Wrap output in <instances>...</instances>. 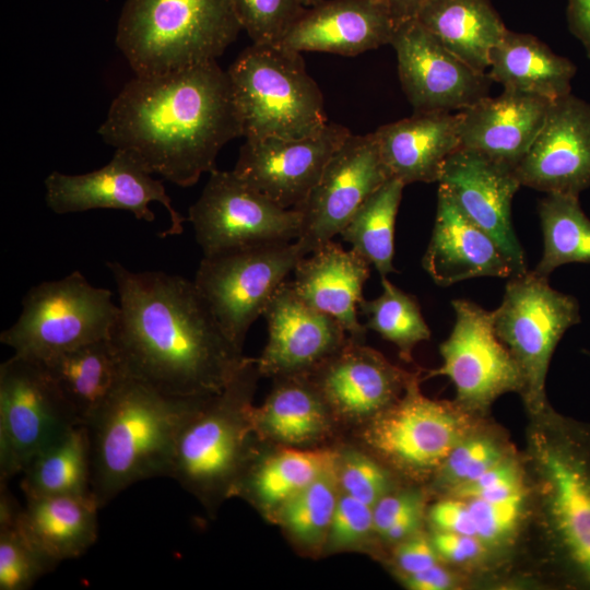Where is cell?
I'll return each mask as SVG.
<instances>
[{"label": "cell", "mask_w": 590, "mask_h": 590, "mask_svg": "<svg viewBox=\"0 0 590 590\" xmlns=\"http://www.w3.org/2000/svg\"><path fill=\"white\" fill-rule=\"evenodd\" d=\"M119 296L110 340L129 378L176 397L223 390L248 357L224 332L193 281L107 262Z\"/></svg>", "instance_id": "1"}, {"label": "cell", "mask_w": 590, "mask_h": 590, "mask_svg": "<svg viewBox=\"0 0 590 590\" xmlns=\"http://www.w3.org/2000/svg\"><path fill=\"white\" fill-rule=\"evenodd\" d=\"M98 134L180 187L215 169L221 149L243 137L227 71L216 60L134 75L111 102Z\"/></svg>", "instance_id": "2"}, {"label": "cell", "mask_w": 590, "mask_h": 590, "mask_svg": "<svg viewBox=\"0 0 590 590\" xmlns=\"http://www.w3.org/2000/svg\"><path fill=\"white\" fill-rule=\"evenodd\" d=\"M204 398L128 378L86 422L91 493L101 508L139 481L170 476L177 435Z\"/></svg>", "instance_id": "3"}, {"label": "cell", "mask_w": 590, "mask_h": 590, "mask_svg": "<svg viewBox=\"0 0 590 590\" xmlns=\"http://www.w3.org/2000/svg\"><path fill=\"white\" fill-rule=\"evenodd\" d=\"M529 434L548 556L563 586L590 589V424L548 405Z\"/></svg>", "instance_id": "4"}, {"label": "cell", "mask_w": 590, "mask_h": 590, "mask_svg": "<svg viewBox=\"0 0 590 590\" xmlns=\"http://www.w3.org/2000/svg\"><path fill=\"white\" fill-rule=\"evenodd\" d=\"M260 377L257 359L248 357L223 390L203 399L177 435L169 477L210 515L233 496L260 444L251 417Z\"/></svg>", "instance_id": "5"}, {"label": "cell", "mask_w": 590, "mask_h": 590, "mask_svg": "<svg viewBox=\"0 0 590 590\" xmlns=\"http://www.w3.org/2000/svg\"><path fill=\"white\" fill-rule=\"evenodd\" d=\"M241 25L229 0H127L116 44L135 75L216 60Z\"/></svg>", "instance_id": "6"}, {"label": "cell", "mask_w": 590, "mask_h": 590, "mask_svg": "<svg viewBox=\"0 0 590 590\" xmlns=\"http://www.w3.org/2000/svg\"><path fill=\"white\" fill-rule=\"evenodd\" d=\"M227 74L245 139L304 138L329 122L322 93L302 52L252 43Z\"/></svg>", "instance_id": "7"}, {"label": "cell", "mask_w": 590, "mask_h": 590, "mask_svg": "<svg viewBox=\"0 0 590 590\" xmlns=\"http://www.w3.org/2000/svg\"><path fill=\"white\" fill-rule=\"evenodd\" d=\"M119 315L113 293L82 273L33 286L14 324L0 334L16 355L44 362L81 345L110 338Z\"/></svg>", "instance_id": "8"}, {"label": "cell", "mask_w": 590, "mask_h": 590, "mask_svg": "<svg viewBox=\"0 0 590 590\" xmlns=\"http://www.w3.org/2000/svg\"><path fill=\"white\" fill-rule=\"evenodd\" d=\"M418 376L414 373L403 394L358 430L365 450L412 480L434 475L450 451L476 428V415L455 400L424 396Z\"/></svg>", "instance_id": "9"}, {"label": "cell", "mask_w": 590, "mask_h": 590, "mask_svg": "<svg viewBox=\"0 0 590 590\" xmlns=\"http://www.w3.org/2000/svg\"><path fill=\"white\" fill-rule=\"evenodd\" d=\"M493 320L497 337L523 374V402L531 415H538L550 405L545 379L556 345L580 322L578 300L554 290L548 278L526 271L509 278Z\"/></svg>", "instance_id": "10"}, {"label": "cell", "mask_w": 590, "mask_h": 590, "mask_svg": "<svg viewBox=\"0 0 590 590\" xmlns=\"http://www.w3.org/2000/svg\"><path fill=\"white\" fill-rule=\"evenodd\" d=\"M82 425L43 362L13 354L0 366V481Z\"/></svg>", "instance_id": "11"}, {"label": "cell", "mask_w": 590, "mask_h": 590, "mask_svg": "<svg viewBox=\"0 0 590 590\" xmlns=\"http://www.w3.org/2000/svg\"><path fill=\"white\" fill-rule=\"evenodd\" d=\"M304 257L295 240L225 250L203 256L193 282L224 332L243 349L249 328Z\"/></svg>", "instance_id": "12"}, {"label": "cell", "mask_w": 590, "mask_h": 590, "mask_svg": "<svg viewBox=\"0 0 590 590\" xmlns=\"http://www.w3.org/2000/svg\"><path fill=\"white\" fill-rule=\"evenodd\" d=\"M456 320L439 345L441 365L429 377H448L455 401L480 416L503 394L524 392V377L508 347L494 329L493 311L468 299L452 300Z\"/></svg>", "instance_id": "13"}, {"label": "cell", "mask_w": 590, "mask_h": 590, "mask_svg": "<svg viewBox=\"0 0 590 590\" xmlns=\"http://www.w3.org/2000/svg\"><path fill=\"white\" fill-rule=\"evenodd\" d=\"M203 256L235 248L294 241L300 214L284 209L246 184L233 170L213 169L198 200L189 208Z\"/></svg>", "instance_id": "14"}, {"label": "cell", "mask_w": 590, "mask_h": 590, "mask_svg": "<svg viewBox=\"0 0 590 590\" xmlns=\"http://www.w3.org/2000/svg\"><path fill=\"white\" fill-rule=\"evenodd\" d=\"M390 178L374 132L351 134L296 208L300 231L295 241L302 253L307 256L341 234L358 208Z\"/></svg>", "instance_id": "15"}, {"label": "cell", "mask_w": 590, "mask_h": 590, "mask_svg": "<svg viewBox=\"0 0 590 590\" xmlns=\"http://www.w3.org/2000/svg\"><path fill=\"white\" fill-rule=\"evenodd\" d=\"M390 45L414 113H459L489 96L488 75L450 52L416 19L399 23Z\"/></svg>", "instance_id": "16"}, {"label": "cell", "mask_w": 590, "mask_h": 590, "mask_svg": "<svg viewBox=\"0 0 590 590\" xmlns=\"http://www.w3.org/2000/svg\"><path fill=\"white\" fill-rule=\"evenodd\" d=\"M352 133L335 122L296 139H246L233 172L284 209L299 206Z\"/></svg>", "instance_id": "17"}, {"label": "cell", "mask_w": 590, "mask_h": 590, "mask_svg": "<svg viewBox=\"0 0 590 590\" xmlns=\"http://www.w3.org/2000/svg\"><path fill=\"white\" fill-rule=\"evenodd\" d=\"M152 175L132 155L116 150L113 158L99 169L81 175L52 172L45 180L46 202L57 214L116 209L129 211L146 222L155 219L149 204L158 202L170 217V226L162 236L179 235L188 220L175 210L163 182Z\"/></svg>", "instance_id": "18"}, {"label": "cell", "mask_w": 590, "mask_h": 590, "mask_svg": "<svg viewBox=\"0 0 590 590\" xmlns=\"http://www.w3.org/2000/svg\"><path fill=\"white\" fill-rule=\"evenodd\" d=\"M262 316L268 342L256 359L264 377L310 375L350 341L334 318L298 296L292 281L280 285Z\"/></svg>", "instance_id": "19"}, {"label": "cell", "mask_w": 590, "mask_h": 590, "mask_svg": "<svg viewBox=\"0 0 590 590\" xmlns=\"http://www.w3.org/2000/svg\"><path fill=\"white\" fill-rule=\"evenodd\" d=\"M515 173L521 186L545 193L579 197L590 188V104L571 93L552 101Z\"/></svg>", "instance_id": "20"}, {"label": "cell", "mask_w": 590, "mask_h": 590, "mask_svg": "<svg viewBox=\"0 0 590 590\" xmlns=\"http://www.w3.org/2000/svg\"><path fill=\"white\" fill-rule=\"evenodd\" d=\"M437 182L471 221L494 238L517 274L528 271L511 222V201L521 186L514 169L460 146L445 161Z\"/></svg>", "instance_id": "21"}, {"label": "cell", "mask_w": 590, "mask_h": 590, "mask_svg": "<svg viewBox=\"0 0 590 590\" xmlns=\"http://www.w3.org/2000/svg\"><path fill=\"white\" fill-rule=\"evenodd\" d=\"M413 375L378 351L350 339L310 377L338 425L359 427L394 403Z\"/></svg>", "instance_id": "22"}, {"label": "cell", "mask_w": 590, "mask_h": 590, "mask_svg": "<svg viewBox=\"0 0 590 590\" xmlns=\"http://www.w3.org/2000/svg\"><path fill=\"white\" fill-rule=\"evenodd\" d=\"M396 27L384 0H321L306 8L279 44L302 54L357 56L390 44Z\"/></svg>", "instance_id": "23"}, {"label": "cell", "mask_w": 590, "mask_h": 590, "mask_svg": "<svg viewBox=\"0 0 590 590\" xmlns=\"http://www.w3.org/2000/svg\"><path fill=\"white\" fill-rule=\"evenodd\" d=\"M422 266L439 286L473 278H511L514 264L498 244L438 186L437 208Z\"/></svg>", "instance_id": "24"}, {"label": "cell", "mask_w": 590, "mask_h": 590, "mask_svg": "<svg viewBox=\"0 0 590 590\" xmlns=\"http://www.w3.org/2000/svg\"><path fill=\"white\" fill-rule=\"evenodd\" d=\"M552 101L506 90L459 111L462 148L482 153L514 170L540 132Z\"/></svg>", "instance_id": "25"}, {"label": "cell", "mask_w": 590, "mask_h": 590, "mask_svg": "<svg viewBox=\"0 0 590 590\" xmlns=\"http://www.w3.org/2000/svg\"><path fill=\"white\" fill-rule=\"evenodd\" d=\"M293 286L310 307L334 318L349 338L364 343L366 326L357 317L370 264L353 249L328 241L302 258L294 269Z\"/></svg>", "instance_id": "26"}, {"label": "cell", "mask_w": 590, "mask_h": 590, "mask_svg": "<svg viewBox=\"0 0 590 590\" xmlns=\"http://www.w3.org/2000/svg\"><path fill=\"white\" fill-rule=\"evenodd\" d=\"M459 123V113L427 111L379 127L374 134L390 177L404 185L438 181L461 146Z\"/></svg>", "instance_id": "27"}, {"label": "cell", "mask_w": 590, "mask_h": 590, "mask_svg": "<svg viewBox=\"0 0 590 590\" xmlns=\"http://www.w3.org/2000/svg\"><path fill=\"white\" fill-rule=\"evenodd\" d=\"M273 380L264 402L251 410L257 438L274 446L318 448L338 426L318 386L310 375Z\"/></svg>", "instance_id": "28"}, {"label": "cell", "mask_w": 590, "mask_h": 590, "mask_svg": "<svg viewBox=\"0 0 590 590\" xmlns=\"http://www.w3.org/2000/svg\"><path fill=\"white\" fill-rule=\"evenodd\" d=\"M260 441L233 496L248 500L273 520L276 512L307 487L337 459L338 449L329 447L295 448L276 446L267 452Z\"/></svg>", "instance_id": "29"}, {"label": "cell", "mask_w": 590, "mask_h": 590, "mask_svg": "<svg viewBox=\"0 0 590 590\" xmlns=\"http://www.w3.org/2000/svg\"><path fill=\"white\" fill-rule=\"evenodd\" d=\"M577 67L535 36L506 31L489 54L486 74L506 90L550 101L571 93Z\"/></svg>", "instance_id": "30"}, {"label": "cell", "mask_w": 590, "mask_h": 590, "mask_svg": "<svg viewBox=\"0 0 590 590\" xmlns=\"http://www.w3.org/2000/svg\"><path fill=\"white\" fill-rule=\"evenodd\" d=\"M43 364L82 425L129 378L110 338L63 352Z\"/></svg>", "instance_id": "31"}, {"label": "cell", "mask_w": 590, "mask_h": 590, "mask_svg": "<svg viewBox=\"0 0 590 590\" xmlns=\"http://www.w3.org/2000/svg\"><path fill=\"white\" fill-rule=\"evenodd\" d=\"M415 19L445 48L481 73L487 72L491 50L507 31L488 0H429Z\"/></svg>", "instance_id": "32"}, {"label": "cell", "mask_w": 590, "mask_h": 590, "mask_svg": "<svg viewBox=\"0 0 590 590\" xmlns=\"http://www.w3.org/2000/svg\"><path fill=\"white\" fill-rule=\"evenodd\" d=\"M99 508L92 494L26 498L21 523L33 541L60 563L80 557L95 543Z\"/></svg>", "instance_id": "33"}, {"label": "cell", "mask_w": 590, "mask_h": 590, "mask_svg": "<svg viewBox=\"0 0 590 590\" xmlns=\"http://www.w3.org/2000/svg\"><path fill=\"white\" fill-rule=\"evenodd\" d=\"M26 498L91 493V458L85 425L36 455L21 473Z\"/></svg>", "instance_id": "34"}, {"label": "cell", "mask_w": 590, "mask_h": 590, "mask_svg": "<svg viewBox=\"0 0 590 590\" xmlns=\"http://www.w3.org/2000/svg\"><path fill=\"white\" fill-rule=\"evenodd\" d=\"M338 457V456H337ZM341 488L337 459L307 487L290 499L274 516L287 540L307 556L323 553Z\"/></svg>", "instance_id": "35"}, {"label": "cell", "mask_w": 590, "mask_h": 590, "mask_svg": "<svg viewBox=\"0 0 590 590\" xmlns=\"http://www.w3.org/2000/svg\"><path fill=\"white\" fill-rule=\"evenodd\" d=\"M404 186L396 178L388 179L358 208L340 234L381 278L396 272L394 224Z\"/></svg>", "instance_id": "36"}, {"label": "cell", "mask_w": 590, "mask_h": 590, "mask_svg": "<svg viewBox=\"0 0 590 590\" xmlns=\"http://www.w3.org/2000/svg\"><path fill=\"white\" fill-rule=\"evenodd\" d=\"M543 233V255L533 270L548 278L567 263H590V219L579 197L546 193L538 206Z\"/></svg>", "instance_id": "37"}, {"label": "cell", "mask_w": 590, "mask_h": 590, "mask_svg": "<svg viewBox=\"0 0 590 590\" xmlns=\"http://www.w3.org/2000/svg\"><path fill=\"white\" fill-rule=\"evenodd\" d=\"M382 293L375 299H363L358 308L366 317V328L393 343L399 356L412 362L414 347L430 338V329L421 308L410 294L381 278Z\"/></svg>", "instance_id": "38"}, {"label": "cell", "mask_w": 590, "mask_h": 590, "mask_svg": "<svg viewBox=\"0 0 590 590\" xmlns=\"http://www.w3.org/2000/svg\"><path fill=\"white\" fill-rule=\"evenodd\" d=\"M21 514L0 523V590H27L59 564L27 534Z\"/></svg>", "instance_id": "39"}, {"label": "cell", "mask_w": 590, "mask_h": 590, "mask_svg": "<svg viewBox=\"0 0 590 590\" xmlns=\"http://www.w3.org/2000/svg\"><path fill=\"white\" fill-rule=\"evenodd\" d=\"M510 456L506 442L499 437L475 428L447 456L433 475L435 484L447 494L475 480Z\"/></svg>", "instance_id": "40"}, {"label": "cell", "mask_w": 590, "mask_h": 590, "mask_svg": "<svg viewBox=\"0 0 590 590\" xmlns=\"http://www.w3.org/2000/svg\"><path fill=\"white\" fill-rule=\"evenodd\" d=\"M337 472L342 493L373 507L393 491L391 470L367 450H338Z\"/></svg>", "instance_id": "41"}, {"label": "cell", "mask_w": 590, "mask_h": 590, "mask_svg": "<svg viewBox=\"0 0 590 590\" xmlns=\"http://www.w3.org/2000/svg\"><path fill=\"white\" fill-rule=\"evenodd\" d=\"M255 44H279L306 10L302 0H229Z\"/></svg>", "instance_id": "42"}, {"label": "cell", "mask_w": 590, "mask_h": 590, "mask_svg": "<svg viewBox=\"0 0 590 590\" xmlns=\"http://www.w3.org/2000/svg\"><path fill=\"white\" fill-rule=\"evenodd\" d=\"M528 489L504 499H464L474 522L475 534L488 547L509 542L524 516Z\"/></svg>", "instance_id": "43"}, {"label": "cell", "mask_w": 590, "mask_h": 590, "mask_svg": "<svg viewBox=\"0 0 590 590\" xmlns=\"http://www.w3.org/2000/svg\"><path fill=\"white\" fill-rule=\"evenodd\" d=\"M375 538L373 507L341 492L323 553L364 551Z\"/></svg>", "instance_id": "44"}, {"label": "cell", "mask_w": 590, "mask_h": 590, "mask_svg": "<svg viewBox=\"0 0 590 590\" xmlns=\"http://www.w3.org/2000/svg\"><path fill=\"white\" fill-rule=\"evenodd\" d=\"M527 489L523 469L514 456H510L475 480L451 489L447 496L497 500Z\"/></svg>", "instance_id": "45"}, {"label": "cell", "mask_w": 590, "mask_h": 590, "mask_svg": "<svg viewBox=\"0 0 590 590\" xmlns=\"http://www.w3.org/2000/svg\"><path fill=\"white\" fill-rule=\"evenodd\" d=\"M393 562L399 576L411 575L439 563L430 536L422 531L394 545Z\"/></svg>", "instance_id": "46"}, {"label": "cell", "mask_w": 590, "mask_h": 590, "mask_svg": "<svg viewBox=\"0 0 590 590\" xmlns=\"http://www.w3.org/2000/svg\"><path fill=\"white\" fill-rule=\"evenodd\" d=\"M433 531L475 535L474 522L467 500L446 496L437 500L428 510Z\"/></svg>", "instance_id": "47"}, {"label": "cell", "mask_w": 590, "mask_h": 590, "mask_svg": "<svg viewBox=\"0 0 590 590\" xmlns=\"http://www.w3.org/2000/svg\"><path fill=\"white\" fill-rule=\"evenodd\" d=\"M433 545L439 559L463 565L480 559L487 547L475 535L433 531Z\"/></svg>", "instance_id": "48"}, {"label": "cell", "mask_w": 590, "mask_h": 590, "mask_svg": "<svg viewBox=\"0 0 590 590\" xmlns=\"http://www.w3.org/2000/svg\"><path fill=\"white\" fill-rule=\"evenodd\" d=\"M423 495L415 489L391 491L373 506L376 536H380L400 517L413 508L424 505Z\"/></svg>", "instance_id": "49"}, {"label": "cell", "mask_w": 590, "mask_h": 590, "mask_svg": "<svg viewBox=\"0 0 590 590\" xmlns=\"http://www.w3.org/2000/svg\"><path fill=\"white\" fill-rule=\"evenodd\" d=\"M399 577L411 590H447L455 587V577L439 563L422 571Z\"/></svg>", "instance_id": "50"}, {"label": "cell", "mask_w": 590, "mask_h": 590, "mask_svg": "<svg viewBox=\"0 0 590 590\" xmlns=\"http://www.w3.org/2000/svg\"><path fill=\"white\" fill-rule=\"evenodd\" d=\"M569 31L582 44L590 59V0H567Z\"/></svg>", "instance_id": "51"}, {"label": "cell", "mask_w": 590, "mask_h": 590, "mask_svg": "<svg viewBox=\"0 0 590 590\" xmlns=\"http://www.w3.org/2000/svg\"><path fill=\"white\" fill-rule=\"evenodd\" d=\"M424 505L417 506L393 522L380 539L389 544H398L421 531Z\"/></svg>", "instance_id": "52"}, {"label": "cell", "mask_w": 590, "mask_h": 590, "mask_svg": "<svg viewBox=\"0 0 590 590\" xmlns=\"http://www.w3.org/2000/svg\"><path fill=\"white\" fill-rule=\"evenodd\" d=\"M389 5L397 25L415 19L422 7L429 0H384Z\"/></svg>", "instance_id": "53"}, {"label": "cell", "mask_w": 590, "mask_h": 590, "mask_svg": "<svg viewBox=\"0 0 590 590\" xmlns=\"http://www.w3.org/2000/svg\"><path fill=\"white\" fill-rule=\"evenodd\" d=\"M321 0H302L303 4L306 7V8H309V7H312L315 4H317L318 2H320Z\"/></svg>", "instance_id": "54"}]
</instances>
